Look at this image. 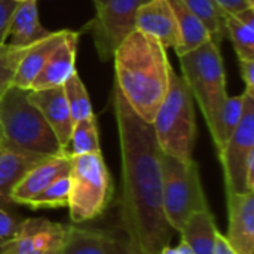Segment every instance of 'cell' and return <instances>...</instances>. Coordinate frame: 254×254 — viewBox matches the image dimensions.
Segmentation results:
<instances>
[{
	"label": "cell",
	"instance_id": "cell-1",
	"mask_svg": "<svg viewBox=\"0 0 254 254\" xmlns=\"http://www.w3.org/2000/svg\"><path fill=\"white\" fill-rule=\"evenodd\" d=\"M113 109L122 156L121 220L124 234L140 254H161L176 234L162 207V150L152 122L132 110L116 85Z\"/></svg>",
	"mask_w": 254,
	"mask_h": 254
},
{
	"label": "cell",
	"instance_id": "cell-2",
	"mask_svg": "<svg viewBox=\"0 0 254 254\" xmlns=\"http://www.w3.org/2000/svg\"><path fill=\"white\" fill-rule=\"evenodd\" d=\"M116 86L132 107L147 122H152L170 86L167 49L153 37L134 30L113 52Z\"/></svg>",
	"mask_w": 254,
	"mask_h": 254
},
{
	"label": "cell",
	"instance_id": "cell-3",
	"mask_svg": "<svg viewBox=\"0 0 254 254\" xmlns=\"http://www.w3.org/2000/svg\"><path fill=\"white\" fill-rule=\"evenodd\" d=\"M28 89L10 86L0 98L3 143L40 156L63 155V147L39 109L30 103Z\"/></svg>",
	"mask_w": 254,
	"mask_h": 254
},
{
	"label": "cell",
	"instance_id": "cell-4",
	"mask_svg": "<svg viewBox=\"0 0 254 254\" xmlns=\"http://www.w3.org/2000/svg\"><path fill=\"white\" fill-rule=\"evenodd\" d=\"M161 150L180 161H192L196 141L193 97L185 79L170 71V86L152 121Z\"/></svg>",
	"mask_w": 254,
	"mask_h": 254
},
{
	"label": "cell",
	"instance_id": "cell-5",
	"mask_svg": "<svg viewBox=\"0 0 254 254\" xmlns=\"http://www.w3.org/2000/svg\"><path fill=\"white\" fill-rule=\"evenodd\" d=\"M183 79L196 100L210 134L214 131L226 98V73L220 46L208 40L193 51L179 55Z\"/></svg>",
	"mask_w": 254,
	"mask_h": 254
},
{
	"label": "cell",
	"instance_id": "cell-6",
	"mask_svg": "<svg viewBox=\"0 0 254 254\" xmlns=\"http://www.w3.org/2000/svg\"><path fill=\"white\" fill-rule=\"evenodd\" d=\"M162 207L170 226L180 232L188 219L208 208L204 195L198 164L192 161H180L162 152Z\"/></svg>",
	"mask_w": 254,
	"mask_h": 254
},
{
	"label": "cell",
	"instance_id": "cell-7",
	"mask_svg": "<svg viewBox=\"0 0 254 254\" xmlns=\"http://www.w3.org/2000/svg\"><path fill=\"white\" fill-rule=\"evenodd\" d=\"M68 180L67 208L74 223L92 220L106 211L112 198V180L101 152L71 156Z\"/></svg>",
	"mask_w": 254,
	"mask_h": 254
},
{
	"label": "cell",
	"instance_id": "cell-8",
	"mask_svg": "<svg viewBox=\"0 0 254 254\" xmlns=\"http://www.w3.org/2000/svg\"><path fill=\"white\" fill-rule=\"evenodd\" d=\"M144 0H104L95 6L97 13L86 25L95 42L98 55L107 60L122 40L135 30L138 6Z\"/></svg>",
	"mask_w": 254,
	"mask_h": 254
},
{
	"label": "cell",
	"instance_id": "cell-9",
	"mask_svg": "<svg viewBox=\"0 0 254 254\" xmlns=\"http://www.w3.org/2000/svg\"><path fill=\"white\" fill-rule=\"evenodd\" d=\"M244 113L240 125L219 155L226 193H250L246 189V162L254 152V97L244 92Z\"/></svg>",
	"mask_w": 254,
	"mask_h": 254
},
{
	"label": "cell",
	"instance_id": "cell-10",
	"mask_svg": "<svg viewBox=\"0 0 254 254\" xmlns=\"http://www.w3.org/2000/svg\"><path fill=\"white\" fill-rule=\"evenodd\" d=\"M68 228L40 217L21 220L16 237L6 243V254H60Z\"/></svg>",
	"mask_w": 254,
	"mask_h": 254
},
{
	"label": "cell",
	"instance_id": "cell-11",
	"mask_svg": "<svg viewBox=\"0 0 254 254\" xmlns=\"http://www.w3.org/2000/svg\"><path fill=\"white\" fill-rule=\"evenodd\" d=\"M135 30L156 39L165 49L174 48L179 52L182 46L179 24L168 0H144L137 10Z\"/></svg>",
	"mask_w": 254,
	"mask_h": 254
},
{
	"label": "cell",
	"instance_id": "cell-12",
	"mask_svg": "<svg viewBox=\"0 0 254 254\" xmlns=\"http://www.w3.org/2000/svg\"><path fill=\"white\" fill-rule=\"evenodd\" d=\"M229 226L226 241L237 254L254 253V193L228 195Z\"/></svg>",
	"mask_w": 254,
	"mask_h": 254
},
{
	"label": "cell",
	"instance_id": "cell-13",
	"mask_svg": "<svg viewBox=\"0 0 254 254\" xmlns=\"http://www.w3.org/2000/svg\"><path fill=\"white\" fill-rule=\"evenodd\" d=\"M27 97L30 103L34 104L39 109V112L43 115L52 131L55 132L61 147H64L70 138L74 125L64 88L55 86L48 89H37V91L28 89Z\"/></svg>",
	"mask_w": 254,
	"mask_h": 254
},
{
	"label": "cell",
	"instance_id": "cell-14",
	"mask_svg": "<svg viewBox=\"0 0 254 254\" xmlns=\"http://www.w3.org/2000/svg\"><path fill=\"white\" fill-rule=\"evenodd\" d=\"M79 33L68 31L63 43L49 57L40 73L33 80L30 89H48L55 86H63L65 80L76 71V54H77Z\"/></svg>",
	"mask_w": 254,
	"mask_h": 254
},
{
	"label": "cell",
	"instance_id": "cell-15",
	"mask_svg": "<svg viewBox=\"0 0 254 254\" xmlns=\"http://www.w3.org/2000/svg\"><path fill=\"white\" fill-rule=\"evenodd\" d=\"M70 173V158L63 155L51 156L31 168L22 180L13 188L10 199L13 204L27 205L30 199H33L40 190L49 186L52 182L63 176H68Z\"/></svg>",
	"mask_w": 254,
	"mask_h": 254
},
{
	"label": "cell",
	"instance_id": "cell-16",
	"mask_svg": "<svg viewBox=\"0 0 254 254\" xmlns=\"http://www.w3.org/2000/svg\"><path fill=\"white\" fill-rule=\"evenodd\" d=\"M45 159L46 156L22 152L4 144L3 141L0 143V208H6L9 204H13L10 199L13 188L31 168Z\"/></svg>",
	"mask_w": 254,
	"mask_h": 254
},
{
	"label": "cell",
	"instance_id": "cell-17",
	"mask_svg": "<svg viewBox=\"0 0 254 254\" xmlns=\"http://www.w3.org/2000/svg\"><path fill=\"white\" fill-rule=\"evenodd\" d=\"M70 30H60V31H52L49 36L43 37L42 40L33 43L31 46L27 48L25 54L22 55L18 68L13 76V86L22 88V89H30L33 80L36 76L40 73L49 57L54 54V51L63 43V40L67 37Z\"/></svg>",
	"mask_w": 254,
	"mask_h": 254
},
{
	"label": "cell",
	"instance_id": "cell-18",
	"mask_svg": "<svg viewBox=\"0 0 254 254\" xmlns=\"http://www.w3.org/2000/svg\"><path fill=\"white\" fill-rule=\"evenodd\" d=\"M51 33L52 31L46 30L39 21L37 0H24L18 3L7 28V39H10V45L28 48Z\"/></svg>",
	"mask_w": 254,
	"mask_h": 254
},
{
	"label": "cell",
	"instance_id": "cell-19",
	"mask_svg": "<svg viewBox=\"0 0 254 254\" xmlns=\"http://www.w3.org/2000/svg\"><path fill=\"white\" fill-rule=\"evenodd\" d=\"M180 234L182 241L195 254H214L217 228L210 208L192 214Z\"/></svg>",
	"mask_w": 254,
	"mask_h": 254
},
{
	"label": "cell",
	"instance_id": "cell-20",
	"mask_svg": "<svg viewBox=\"0 0 254 254\" xmlns=\"http://www.w3.org/2000/svg\"><path fill=\"white\" fill-rule=\"evenodd\" d=\"M225 28L238 60H254V7L228 13L225 16Z\"/></svg>",
	"mask_w": 254,
	"mask_h": 254
},
{
	"label": "cell",
	"instance_id": "cell-21",
	"mask_svg": "<svg viewBox=\"0 0 254 254\" xmlns=\"http://www.w3.org/2000/svg\"><path fill=\"white\" fill-rule=\"evenodd\" d=\"M168 3L173 7V12L176 15L177 24H179L180 34H182V46H180L177 55L193 51L198 46L211 40L207 28L188 9V6L183 3V0H168Z\"/></svg>",
	"mask_w": 254,
	"mask_h": 254
},
{
	"label": "cell",
	"instance_id": "cell-22",
	"mask_svg": "<svg viewBox=\"0 0 254 254\" xmlns=\"http://www.w3.org/2000/svg\"><path fill=\"white\" fill-rule=\"evenodd\" d=\"M60 254H109V232L70 226Z\"/></svg>",
	"mask_w": 254,
	"mask_h": 254
},
{
	"label": "cell",
	"instance_id": "cell-23",
	"mask_svg": "<svg viewBox=\"0 0 254 254\" xmlns=\"http://www.w3.org/2000/svg\"><path fill=\"white\" fill-rule=\"evenodd\" d=\"M100 137L95 116L89 119L79 121L73 125L70 138L63 147V153L68 158L86 155V153H100Z\"/></svg>",
	"mask_w": 254,
	"mask_h": 254
},
{
	"label": "cell",
	"instance_id": "cell-24",
	"mask_svg": "<svg viewBox=\"0 0 254 254\" xmlns=\"http://www.w3.org/2000/svg\"><path fill=\"white\" fill-rule=\"evenodd\" d=\"M244 101H246L244 92L241 95L226 98L223 109L220 112V116L217 119L216 128L211 132L217 153L222 152V149L225 147V144L228 143V140L231 138V135L234 134V131L240 125L243 113H244Z\"/></svg>",
	"mask_w": 254,
	"mask_h": 254
},
{
	"label": "cell",
	"instance_id": "cell-25",
	"mask_svg": "<svg viewBox=\"0 0 254 254\" xmlns=\"http://www.w3.org/2000/svg\"><path fill=\"white\" fill-rule=\"evenodd\" d=\"M183 3L202 22V25L210 33L211 40L220 46L222 40L226 37V13L217 6V3L214 0H183Z\"/></svg>",
	"mask_w": 254,
	"mask_h": 254
},
{
	"label": "cell",
	"instance_id": "cell-26",
	"mask_svg": "<svg viewBox=\"0 0 254 254\" xmlns=\"http://www.w3.org/2000/svg\"><path fill=\"white\" fill-rule=\"evenodd\" d=\"M63 88H64L65 98L68 103V109L71 113V119L74 124L79 121L89 119V118L95 116L89 95H88V91H86V88H85L77 71H73V74L65 80Z\"/></svg>",
	"mask_w": 254,
	"mask_h": 254
},
{
	"label": "cell",
	"instance_id": "cell-27",
	"mask_svg": "<svg viewBox=\"0 0 254 254\" xmlns=\"http://www.w3.org/2000/svg\"><path fill=\"white\" fill-rule=\"evenodd\" d=\"M70 193V180L68 176H63L40 190L33 199L27 202V205L33 210L40 208H63L68 204Z\"/></svg>",
	"mask_w": 254,
	"mask_h": 254
},
{
	"label": "cell",
	"instance_id": "cell-28",
	"mask_svg": "<svg viewBox=\"0 0 254 254\" xmlns=\"http://www.w3.org/2000/svg\"><path fill=\"white\" fill-rule=\"evenodd\" d=\"M27 48L4 43L0 46V98L12 86L18 64Z\"/></svg>",
	"mask_w": 254,
	"mask_h": 254
},
{
	"label": "cell",
	"instance_id": "cell-29",
	"mask_svg": "<svg viewBox=\"0 0 254 254\" xmlns=\"http://www.w3.org/2000/svg\"><path fill=\"white\" fill-rule=\"evenodd\" d=\"M21 220H16L9 211L4 208H0V240L1 241H10L16 237L19 231Z\"/></svg>",
	"mask_w": 254,
	"mask_h": 254
},
{
	"label": "cell",
	"instance_id": "cell-30",
	"mask_svg": "<svg viewBox=\"0 0 254 254\" xmlns=\"http://www.w3.org/2000/svg\"><path fill=\"white\" fill-rule=\"evenodd\" d=\"M19 1L16 0H0V46L7 40V28L12 13Z\"/></svg>",
	"mask_w": 254,
	"mask_h": 254
},
{
	"label": "cell",
	"instance_id": "cell-31",
	"mask_svg": "<svg viewBox=\"0 0 254 254\" xmlns=\"http://www.w3.org/2000/svg\"><path fill=\"white\" fill-rule=\"evenodd\" d=\"M109 254H140L125 237V234L109 232Z\"/></svg>",
	"mask_w": 254,
	"mask_h": 254
},
{
	"label": "cell",
	"instance_id": "cell-32",
	"mask_svg": "<svg viewBox=\"0 0 254 254\" xmlns=\"http://www.w3.org/2000/svg\"><path fill=\"white\" fill-rule=\"evenodd\" d=\"M241 77L246 83L247 94L254 97V60H240Z\"/></svg>",
	"mask_w": 254,
	"mask_h": 254
},
{
	"label": "cell",
	"instance_id": "cell-33",
	"mask_svg": "<svg viewBox=\"0 0 254 254\" xmlns=\"http://www.w3.org/2000/svg\"><path fill=\"white\" fill-rule=\"evenodd\" d=\"M217 6L228 15V13H237L241 10H246L249 7H254V3L250 0H214Z\"/></svg>",
	"mask_w": 254,
	"mask_h": 254
},
{
	"label": "cell",
	"instance_id": "cell-34",
	"mask_svg": "<svg viewBox=\"0 0 254 254\" xmlns=\"http://www.w3.org/2000/svg\"><path fill=\"white\" fill-rule=\"evenodd\" d=\"M214 254H237L234 250H232V247L229 246V243L226 241L225 235H223V234H220L219 231H217V234H216Z\"/></svg>",
	"mask_w": 254,
	"mask_h": 254
},
{
	"label": "cell",
	"instance_id": "cell-35",
	"mask_svg": "<svg viewBox=\"0 0 254 254\" xmlns=\"http://www.w3.org/2000/svg\"><path fill=\"white\" fill-rule=\"evenodd\" d=\"M161 254H195L188 246H186V243H180L177 247H171V246H168V247H165Z\"/></svg>",
	"mask_w": 254,
	"mask_h": 254
},
{
	"label": "cell",
	"instance_id": "cell-36",
	"mask_svg": "<svg viewBox=\"0 0 254 254\" xmlns=\"http://www.w3.org/2000/svg\"><path fill=\"white\" fill-rule=\"evenodd\" d=\"M6 243L7 241H1L0 240V254H6Z\"/></svg>",
	"mask_w": 254,
	"mask_h": 254
},
{
	"label": "cell",
	"instance_id": "cell-37",
	"mask_svg": "<svg viewBox=\"0 0 254 254\" xmlns=\"http://www.w3.org/2000/svg\"><path fill=\"white\" fill-rule=\"evenodd\" d=\"M3 141V131H1V125H0V143Z\"/></svg>",
	"mask_w": 254,
	"mask_h": 254
},
{
	"label": "cell",
	"instance_id": "cell-38",
	"mask_svg": "<svg viewBox=\"0 0 254 254\" xmlns=\"http://www.w3.org/2000/svg\"><path fill=\"white\" fill-rule=\"evenodd\" d=\"M104 0H94V3H95V6H98V4H101Z\"/></svg>",
	"mask_w": 254,
	"mask_h": 254
},
{
	"label": "cell",
	"instance_id": "cell-39",
	"mask_svg": "<svg viewBox=\"0 0 254 254\" xmlns=\"http://www.w3.org/2000/svg\"><path fill=\"white\" fill-rule=\"evenodd\" d=\"M16 1H24V0H16Z\"/></svg>",
	"mask_w": 254,
	"mask_h": 254
},
{
	"label": "cell",
	"instance_id": "cell-40",
	"mask_svg": "<svg viewBox=\"0 0 254 254\" xmlns=\"http://www.w3.org/2000/svg\"><path fill=\"white\" fill-rule=\"evenodd\" d=\"M250 1H252V3H254V0H250Z\"/></svg>",
	"mask_w": 254,
	"mask_h": 254
}]
</instances>
